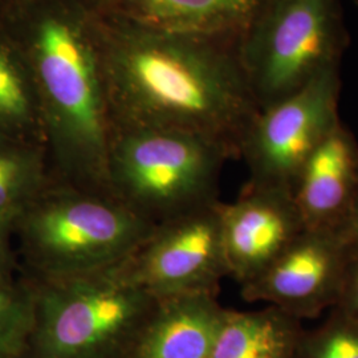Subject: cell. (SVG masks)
I'll return each mask as SVG.
<instances>
[{"label":"cell","mask_w":358,"mask_h":358,"mask_svg":"<svg viewBox=\"0 0 358 358\" xmlns=\"http://www.w3.org/2000/svg\"><path fill=\"white\" fill-rule=\"evenodd\" d=\"M96 27L112 128L190 131L239 158L260 109L239 43L149 32L99 15Z\"/></svg>","instance_id":"obj_1"},{"label":"cell","mask_w":358,"mask_h":358,"mask_svg":"<svg viewBox=\"0 0 358 358\" xmlns=\"http://www.w3.org/2000/svg\"><path fill=\"white\" fill-rule=\"evenodd\" d=\"M0 27L35 80L52 178L109 192L112 122L90 1L6 0Z\"/></svg>","instance_id":"obj_2"},{"label":"cell","mask_w":358,"mask_h":358,"mask_svg":"<svg viewBox=\"0 0 358 358\" xmlns=\"http://www.w3.org/2000/svg\"><path fill=\"white\" fill-rule=\"evenodd\" d=\"M154 229L109 192L52 178L20 208L13 238L22 273L52 279L115 267Z\"/></svg>","instance_id":"obj_3"},{"label":"cell","mask_w":358,"mask_h":358,"mask_svg":"<svg viewBox=\"0 0 358 358\" xmlns=\"http://www.w3.org/2000/svg\"><path fill=\"white\" fill-rule=\"evenodd\" d=\"M230 150L203 136L171 129L112 128L109 192L154 226L219 202Z\"/></svg>","instance_id":"obj_4"},{"label":"cell","mask_w":358,"mask_h":358,"mask_svg":"<svg viewBox=\"0 0 358 358\" xmlns=\"http://www.w3.org/2000/svg\"><path fill=\"white\" fill-rule=\"evenodd\" d=\"M27 278L35 315L26 358H124L157 303L121 264L65 278Z\"/></svg>","instance_id":"obj_5"},{"label":"cell","mask_w":358,"mask_h":358,"mask_svg":"<svg viewBox=\"0 0 358 358\" xmlns=\"http://www.w3.org/2000/svg\"><path fill=\"white\" fill-rule=\"evenodd\" d=\"M348 43L341 0H267L239 43L259 108L340 66Z\"/></svg>","instance_id":"obj_6"},{"label":"cell","mask_w":358,"mask_h":358,"mask_svg":"<svg viewBox=\"0 0 358 358\" xmlns=\"http://www.w3.org/2000/svg\"><path fill=\"white\" fill-rule=\"evenodd\" d=\"M340 66L312 78L278 103L259 109L239 146L250 186L292 192L310 154L340 122Z\"/></svg>","instance_id":"obj_7"},{"label":"cell","mask_w":358,"mask_h":358,"mask_svg":"<svg viewBox=\"0 0 358 358\" xmlns=\"http://www.w3.org/2000/svg\"><path fill=\"white\" fill-rule=\"evenodd\" d=\"M217 202L155 226L138 250L121 263L129 280L155 299L217 294L229 268Z\"/></svg>","instance_id":"obj_8"},{"label":"cell","mask_w":358,"mask_h":358,"mask_svg":"<svg viewBox=\"0 0 358 358\" xmlns=\"http://www.w3.org/2000/svg\"><path fill=\"white\" fill-rule=\"evenodd\" d=\"M350 243L336 230L303 231L254 280L241 285L248 303H268L297 320L315 319L340 297Z\"/></svg>","instance_id":"obj_9"},{"label":"cell","mask_w":358,"mask_h":358,"mask_svg":"<svg viewBox=\"0 0 358 358\" xmlns=\"http://www.w3.org/2000/svg\"><path fill=\"white\" fill-rule=\"evenodd\" d=\"M229 276L254 280L306 230L292 192L247 185L232 203L219 205Z\"/></svg>","instance_id":"obj_10"},{"label":"cell","mask_w":358,"mask_h":358,"mask_svg":"<svg viewBox=\"0 0 358 358\" xmlns=\"http://www.w3.org/2000/svg\"><path fill=\"white\" fill-rule=\"evenodd\" d=\"M105 20L149 32L241 43L267 0H88Z\"/></svg>","instance_id":"obj_11"},{"label":"cell","mask_w":358,"mask_h":358,"mask_svg":"<svg viewBox=\"0 0 358 358\" xmlns=\"http://www.w3.org/2000/svg\"><path fill=\"white\" fill-rule=\"evenodd\" d=\"M357 192L358 142L340 121L301 167L292 196L306 229L338 231Z\"/></svg>","instance_id":"obj_12"},{"label":"cell","mask_w":358,"mask_h":358,"mask_svg":"<svg viewBox=\"0 0 358 358\" xmlns=\"http://www.w3.org/2000/svg\"><path fill=\"white\" fill-rule=\"evenodd\" d=\"M226 312L217 294L157 299L124 358H210Z\"/></svg>","instance_id":"obj_13"},{"label":"cell","mask_w":358,"mask_h":358,"mask_svg":"<svg viewBox=\"0 0 358 358\" xmlns=\"http://www.w3.org/2000/svg\"><path fill=\"white\" fill-rule=\"evenodd\" d=\"M304 332L301 321L279 308L227 309L210 358H297Z\"/></svg>","instance_id":"obj_14"},{"label":"cell","mask_w":358,"mask_h":358,"mask_svg":"<svg viewBox=\"0 0 358 358\" xmlns=\"http://www.w3.org/2000/svg\"><path fill=\"white\" fill-rule=\"evenodd\" d=\"M0 134L45 148L38 90L17 45L0 27Z\"/></svg>","instance_id":"obj_15"},{"label":"cell","mask_w":358,"mask_h":358,"mask_svg":"<svg viewBox=\"0 0 358 358\" xmlns=\"http://www.w3.org/2000/svg\"><path fill=\"white\" fill-rule=\"evenodd\" d=\"M51 179L43 145L0 134V213L20 210Z\"/></svg>","instance_id":"obj_16"},{"label":"cell","mask_w":358,"mask_h":358,"mask_svg":"<svg viewBox=\"0 0 358 358\" xmlns=\"http://www.w3.org/2000/svg\"><path fill=\"white\" fill-rule=\"evenodd\" d=\"M34 307V291L26 275L0 282V358H26Z\"/></svg>","instance_id":"obj_17"},{"label":"cell","mask_w":358,"mask_h":358,"mask_svg":"<svg viewBox=\"0 0 358 358\" xmlns=\"http://www.w3.org/2000/svg\"><path fill=\"white\" fill-rule=\"evenodd\" d=\"M297 358H358V317L333 308L319 328L304 332Z\"/></svg>","instance_id":"obj_18"},{"label":"cell","mask_w":358,"mask_h":358,"mask_svg":"<svg viewBox=\"0 0 358 358\" xmlns=\"http://www.w3.org/2000/svg\"><path fill=\"white\" fill-rule=\"evenodd\" d=\"M19 211L0 213V282L16 279L22 273L13 238L15 220Z\"/></svg>","instance_id":"obj_19"},{"label":"cell","mask_w":358,"mask_h":358,"mask_svg":"<svg viewBox=\"0 0 358 358\" xmlns=\"http://www.w3.org/2000/svg\"><path fill=\"white\" fill-rule=\"evenodd\" d=\"M334 308L358 317V242L350 243L343 287Z\"/></svg>","instance_id":"obj_20"},{"label":"cell","mask_w":358,"mask_h":358,"mask_svg":"<svg viewBox=\"0 0 358 358\" xmlns=\"http://www.w3.org/2000/svg\"><path fill=\"white\" fill-rule=\"evenodd\" d=\"M340 235L349 243L358 242V192L356 201L350 210V214L346 217L343 226L338 229Z\"/></svg>","instance_id":"obj_21"},{"label":"cell","mask_w":358,"mask_h":358,"mask_svg":"<svg viewBox=\"0 0 358 358\" xmlns=\"http://www.w3.org/2000/svg\"><path fill=\"white\" fill-rule=\"evenodd\" d=\"M353 3H355V4H357L358 6V0H353Z\"/></svg>","instance_id":"obj_22"},{"label":"cell","mask_w":358,"mask_h":358,"mask_svg":"<svg viewBox=\"0 0 358 358\" xmlns=\"http://www.w3.org/2000/svg\"><path fill=\"white\" fill-rule=\"evenodd\" d=\"M4 1H6V0H0V4H1V3H4Z\"/></svg>","instance_id":"obj_23"}]
</instances>
